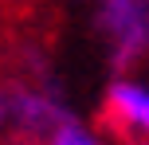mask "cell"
I'll use <instances>...</instances> for the list:
<instances>
[{"label":"cell","instance_id":"2","mask_svg":"<svg viewBox=\"0 0 149 145\" xmlns=\"http://www.w3.org/2000/svg\"><path fill=\"white\" fill-rule=\"evenodd\" d=\"M110 114L126 130L149 137V86H141V83H114L110 86Z\"/></svg>","mask_w":149,"mask_h":145},{"label":"cell","instance_id":"3","mask_svg":"<svg viewBox=\"0 0 149 145\" xmlns=\"http://www.w3.org/2000/svg\"><path fill=\"white\" fill-rule=\"evenodd\" d=\"M51 145H98V137L86 130V126H79V122H59L51 130Z\"/></svg>","mask_w":149,"mask_h":145},{"label":"cell","instance_id":"1","mask_svg":"<svg viewBox=\"0 0 149 145\" xmlns=\"http://www.w3.org/2000/svg\"><path fill=\"white\" fill-rule=\"evenodd\" d=\"M102 28L114 35L122 55H134L149 43V0H98Z\"/></svg>","mask_w":149,"mask_h":145}]
</instances>
